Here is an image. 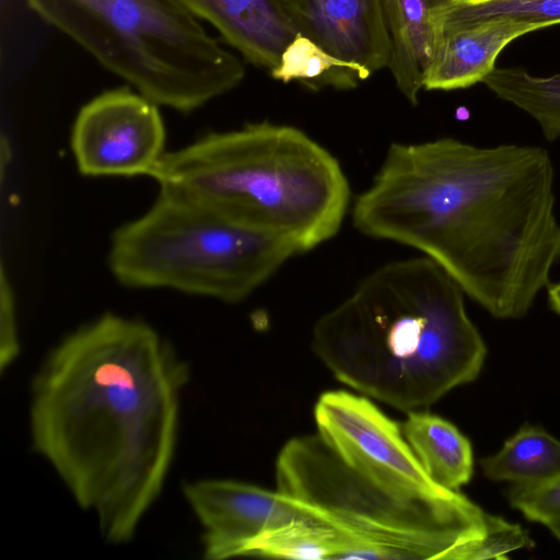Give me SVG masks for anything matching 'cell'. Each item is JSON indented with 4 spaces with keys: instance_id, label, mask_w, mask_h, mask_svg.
I'll list each match as a JSON object with an SVG mask.
<instances>
[{
    "instance_id": "6da1fadb",
    "label": "cell",
    "mask_w": 560,
    "mask_h": 560,
    "mask_svg": "<svg viewBox=\"0 0 560 560\" xmlns=\"http://www.w3.org/2000/svg\"><path fill=\"white\" fill-rule=\"evenodd\" d=\"M190 368L150 324L115 313L45 357L30 388L33 451L112 545L127 544L174 460Z\"/></svg>"
},
{
    "instance_id": "7a4b0ae2",
    "label": "cell",
    "mask_w": 560,
    "mask_h": 560,
    "mask_svg": "<svg viewBox=\"0 0 560 560\" xmlns=\"http://www.w3.org/2000/svg\"><path fill=\"white\" fill-rule=\"evenodd\" d=\"M555 168L538 145L393 143L354 226L413 247L500 319L524 317L560 261Z\"/></svg>"
},
{
    "instance_id": "3957f363",
    "label": "cell",
    "mask_w": 560,
    "mask_h": 560,
    "mask_svg": "<svg viewBox=\"0 0 560 560\" xmlns=\"http://www.w3.org/2000/svg\"><path fill=\"white\" fill-rule=\"evenodd\" d=\"M464 295L427 256L386 264L317 319L312 349L358 393L406 412L421 410L482 369L487 347Z\"/></svg>"
},
{
    "instance_id": "277c9868",
    "label": "cell",
    "mask_w": 560,
    "mask_h": 560,
    "mask_svg": "<svg viewBox=\"0 0 560 560\" xmlns=\"http://www.w3.org/2000/svg\"><path fill=\"white\" fill-rule=\"evenodd\" d=\"M150 177L161 191L279 238L296 254L334 237L350 200L329 151L295 127L269 121L208 132L166 152Z\"/></svg>"
},
{
    "instance_id": "5b68a950",
    "label": "cell",
    "mask_w": 560,
    "mask_h": 560,
    "mask_svg": "<svg viewBox=\"0 0 560 560\" xmlns=\"http://www.w3.org/2000/svg\"><path fill=\"white\" fill-rule=\"evenodd\" d=\"M105 70L159 106L194 112L235 89L242 60L179 0H24Z\"/></svg>"
},
{
    "instance_id": "8992f818",
    "label": "cell",
    "mask_w": 560,
    "mask_h": 560,
    "mask_svg": "<svg viewBox=\"0 0 560 560\" xmlns=\"http://www.w3.org/2000/svg\"><path fill=\"white\" fill-rule=\"evenodd\" d=\"M295 254L279 238L159 190L143 214L115 230L107 262L127 288L238 303Z\"/></svg>"
},
{
    "instance_id": "52a82bcc",
    "label": "cell",
    "mask_w": 560,
    "mask_h": 560,
    "mask_svg": "<svg viewBox=\"0 0 560 560\" xmlns=\"http://www.w3.org/2000/svg\"><path fill=\"white\" fill-rule=\"evenodd\" d=\"M275 477L277 490L331 526L402 559L478 560L493 517L462 493L443 502L401 497L350 466L317 432L282 446Z\"/></svg>"
},
{
    "instance_id": "ba28073f",
    "label": "cell",
    "mask_w": 560,
    "mask_h": 560,
    "mask_svg": "<svg viewBox=\"0 0 560 560\" xmlns=\"http://www.w3.org/2000/svg\"><path fill=\"white\" fill-rule=\"evenodd\" d=\"M317 433L354 469L408 499L443 502L459 492L438 486L424 471L401 427L368 397L338 389L314 408Z\"/></svg>"
},
{
    "instance_id": "9c48e42d",
    "label": "cell",
    "mask_w": 560,
    "mask_h": 560,
    "mask_svg": "<svg viewBox=\"0 0 560 560\" xmlns=\"http://www.w3.org/2000/svg\"><path fill=\"white\" fill-rule=\"evenodd\" d=\"M159 107L130 86L90 100L71 129L78 171L89 177L150 176L166 153Z\"/></svg>"
},
{
    "instance_id": "30bf717a",
    "label": "cell",
    "mask_w": 560,
    "mask_h": 560,
    "mask_svg": "<svg viewBox=\"0 0 560 560\" xmlns=\"http://www.w3.org/2000/svg\"><path fill=\"white\" fill-rule=\"evenodd\" d=\"M182 492L202 528V556L207 560L242 557L256 537L293 521L330 525L316 510L277 489L237 480L185 481Z\"/></svg>"
},
{
    "instance_id": "8fae6325",
    "label": "cell",
    "mask_w": 560,
    "mask_h": 560,
    "mask_svg": "<svg viewBox=\"0 0 560 560\" xmlns=\"http://www.w3.org/2000/svg\"><path fill=\"white\" fill-rule=\"evenodd\" d=\"M298 33L370 74L388 67L384 0H287Z\"/></svg>"
},
{
    "instance_id": "7c38bea8",
    "label": "cell",
    "mask_w": 560,
    "mask_h": 560,
    "mask_svg": "<svg viewBox=\"0 0 560 560\" xmlns=\"http://www.w3.org/2000/svg\"><path fill=\"white\" fill-rule=\"evenodd\" d=\"M539 28L542 27L538 24L511 19L471 25L450 24L439 18L438 11L434 49L423 89L452 91L482 82L509 43Z\"/></svg>"
},
{
    "instance_id": "4fadbf2b",
    "label": "cell",
    "mask_w": 560,
    "mask_h": 560,
    "mask_svg": "<svg viewBox=\"0 0 560 560\" xmlns=\"http://www.w3.org/2000/svg\"><path fill=\"white\" fill-rule=\"evenodd\" d=\"M249 62L271 71L298 34L287 0H179Z\"/></svg>"
},
{
    "instance_id": "5bb4252c",
    "label": "cell",
    "mask_w": 560,
    "mask_h": 560,
    "mask_svg": "<svg viewBox=\"0 0 560 560\" xmlns=\"http://www.w3.org/2000/svg\"><path fill=\"white\" fill-rule=\"evenodd\" d=\"M446 0H384L392 43L388 67L398 90L413 105L434 49L435 22Z\"/></svg>"
},
{
    "instance_id": "9a60e30c",
    "label": "cell",
    "mask_w": 560,
    "mask_h": 560,
    "mask_svg": "<svg viewBox=\"0 0 560 560\" xmlns=\"http://www.w3.org/2000/svg\"><path fill=\"white\" fill-rule=\"evenodd\" d=\"M402 434L427 475L440 487L458 491L474 470L468 439L450 421L422 410L407 412Z\"/></svg>"
},
{
    "instance_id": "2e32d148",
    "label": "cell",
    "mask_w": 560,
    "mask_h": 560,
    "mask_svg": "<svg viewBox=\"0 0 560 560\" xmlns=\"http://www.w3.org/2000/svg\"><path fill=\"white\" fill-rule=\"evenodd\" d=\"M483 475L512 485L538 483L560 475V441L545 430L523 425L499 452L480 460Z\"/></svg>"
},
{
    "instance_id": "e0dca14e",
    "label": "cell",
    "mask_w": 560,
    "mask_h": 560,
    "mask_svg": "<svg viewBox=\"0 0 560 560\" xmlns=\"http://www.w3.org/2000/svg\"><path fill=\"white\" fill-rule=\"evenodd\" d=\"M271 77L284 83L299 81L312 90L325 86L353 89L371 74L363 68L341 60L298 33L284 48Z\"/></svg>"
},
{
    "instance_id": "ac0fdd59",
    "label": "cell",
    "mask_w": 560,
    "mask_h": 560,
    "mask_svg": "<svg viewBox=\"0 0 560 560\" xmlns=\"http://www.w3.org/2000/svg\"><path fill=\"white\" fill-rule=\"evenodd\" d=\"M482 82L532 116L548 141L560 137V73L536 77L521 68H494Z\"/></svg>"
},
{
    "instance_id": "d6986e66",
    "label": "cell",
    "mask_w": 560,
    "mask_h": 560,
    "mask_svg": "<svg viewBox=\"0 0 560 560\" xmlns=\"http://www.w3.org/2000/svg\"><path fill=\"white\" fill-rule=\"evenodd\" d=\"M340 532L320 522L293 521L256 537L242 557L334 560Z\"/></svg>"
},
{
    "instance_id": "ffe728a7",
    "label": "cell",
    "mask_w": 560,
    "mask_h": 560,
    "mask_svg": "<svg viewBox=\"0 0 560 560\" xmlns=\"http://www.w3.org/2000/svg\"><path fill=\"white\" fill-rule=\"evenodd\" d=\"M439 18L456 25L511 19L544 28L560 23V0H446Z\"/></svg>"
},
{
    "instance_id": "44dd1931",
    "label": "cell",
    "mask_w": 560,
    "mask_h": 560,
    "mask_svg": "<svg viewBox=\"0 0 560 560\" xmlns=\"http://www.w3.org/2000/svg\"><path fill=\"white\" fill-rule=\"evenodd\" d=\"M508 500L527 520L546 525L560 516V475L538 483L512 485Z\"/></svg>"
},
{
    "instance_id": "7402d4cb",
    "label": "cell",
    "mask_w": 560,
    "mask_h": 560,
    "mask_svg": "<svg viewBox=\"0 0 560 560\" xmlns=\"http://www.w3.org/2000/svg\"><path fill=\"white\" fill-rule=\"evenodd\" d=\"M21 352L14 292L4 267L0 276V372L4 373Z\"/></svg>"
},
{
    "instance_id": "603a6c76",
    "label": "cell",
    "mask_w": 560,
    "mask_h": 560,
    "mask_svg": "<svg viewBox=\"0 0 560 560\" xmlns=\"http://www.w3.org/2000/svg\"><path fill=\"white\" fill-rule=\"evenodd\" d=\"M11 154L12 152L9 140L2 136L0 141V173L2 179L4 178V172L11 161Z\"/></svg>"
},
{
    "instance_id": "cb8c5ba5",
    "label": "cell",
    "mask_w": 560,
    "mask_h": 560,
    "mask_svg": "<svg viewBox=\"0 0 560 560\" xmlns=\"http://www.w3.org/2000/svg\"><path fill=\"white\" fill-rule=\"evenodd\" d=\"M547 289L549 306L560 316V282L550 284Z\"/></svg>"
},
{
    "instance_id": "d4e9b609",
    "label": "cell",
    "mask_w": 560,
    "mask_h": 560,
    "mask_svg": "<svg viewBox=\"0 0 560 560\" xmlns=\"http://www.w3.org/2000/svg\"><path fill=\"white\" fill-rule=\"evenodd\" d=\"M545 526H547L553 536L560 540V516L548 522Z\"/></svg>"
}]
</instances>
